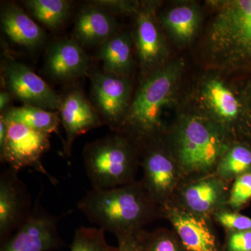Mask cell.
<instances>
[{
	"mask_svg": "<svg viewBox=\"0 0 251 251\" xmlns=\"http://www.w3.org/2000/svg\"><path fill=\"white\" fill-rule=\"evenodd\" d=\"M77 209L99 228L116 237L143 229L161 215L141 181L87 191L77 203Z\"/></svg>",
	"mask_w": 251,
	"mask_h": 251,
	"instance_id": "obj_1",
	"label": "cell"
},
{
	"mask_svg": "<svg viewBox=\"0 0 251 251\" xmlns=\"http://www.w3.org/2000/svg\"><path fill=\"white\" fill-rule=\"evenodd\" d=\"M181 67L179 63H172L148 74L132 99L119 133L143 145L154 140L162 128V111L174 96Z\"/></svg>",
	"mask_w": 251,
	"mask_h": 251,
	"instance_id": "obj_2",
	"label": "cell"
},
{
	"mask_svg": "<svg viewBox=\"0 0 251 251\" xmlns=\"http://www.w3.org/2000/svg\"><path fill=\"white\" fill-rule=\"evenodd\" d=\"M138 154L134 143L122 133L87 144L82 156L92 188L108 189L134 182L140 165Z\"/></svg>",
	"mask_w": 251,
	"mask_h": 251,
	"instance_id": "obj_3",
	"label": "cell"
},
{
	"mask_svg": "<svg viewBox=\"0 0 251 251\" xmlns=\"http://www.w3.org/2000/svg\"><path fill=\"white\" fill-rule=\"evenodd\" d=\"M228 148L219 130L201 117L185 119L175 133L174 158L185 177L215 174Z\"/></svg>",
	"mask_w": 251,
	"mask_h": 251,
	"instance_id": "obj_4",
	"label": "cell"
},
{
	"mask_svg": "<svg viewBox=\"0 0 251 251\" xmlns=\"http://www.w3.org/2000/svg\"><path fill=\"white\" fill-rule=\"evenodd\" d=\"M207 36L209 53L221 65L251 60V0L223 1Z\"/></svg>",
	"mask_w": 251,
	"mask_h": 251,
	"instance_id": "obj_5",
	"label": "cell"
},
{
	"mask_svg": "<svg viewBox=\"0 0 251 251\" xmlns=\"http://www.w3.org/2000/svg\"><path fill=\"white\" fill-rule=\"evenodd\" d=\"M6 122L7 135L0 148L1 161L9 164L10 168L17 173L23 168H34L55 184L57 180L49 175L41 161V157L50 148V134L15 122Z\"/></svg>",
	"mask_w": 251,
	"mask_h": 251,
	"instance_id": "obj_6",
	"label": "cell"
},
{
	"mask_svg": "<svg viewBox=\"0 0 251 251\" xmlns=\"http://www.w3.org/2000/svg\"><path fill=\"white\" fill-rule=\"evenodd\" d=\"M91 103L98 112L103 125L121 130L131 104L132 87L127 77L105 72L90 75Z\"/></svg>",
	"mask_w": 251,
	"mask_h": 251,
	"instance_id": "obj_7",
	"label": "cell"
},
{
	"mask_svg": "<svg viewBox=\"0 0 251 251\" xmlns=\"http://www.w3.org/2000/svg\"><path fill=\"white\" fill-rule=\"evenodd\" d=\"M64 245L58 231V218L39 202L21 227L3 244L0 251H51Z\"/></svg>",
	"mask_w": 251,
	"mask_h": 251,
	"instance_id": "obj_8",
	"label": "cell"
},
{
	"mask_svg": "<svg viewBox=\"0 0 251 251\" xmlns=\"http://www.w3.org/2000/svg\"><path fill=\"white\" fill-rule=\"evenodd\" d=\"M140 166L144 177L141 182L153 201L159 206L171 202L182 178L174 157L155 146L152 142L145 145Z\"/></svg>",
	"mask_w": 251,
	"mask_h": 251,
	"instance_id": "obj_9",
	"label": "cell"
},
{
	"mask_svg": "<svg viewBox=\"0 0 251 251\" xmlns=\"http://www.w3.org/2000/svg\"><path fill=\"white\" fill-rule=\"evenodd\" d=\"M3 78L6 90L24 103L54 111L59 110L62 98L34 71L23 63H5Z\"/></svg>",
	"mask_w": 251,
	"mask_h": 251,
	"instance_id": "obj_10",
	"label": "cell"
},
{
	"mask_svg": "<svg viewBox=\"0 0 251 251\" xmlns=\"http://www.w3.org/2000/svg\"><path fill=\"white\" fill-rule=\"evenodd\" d=\"M160 213L170 221L186 251H222L209 217L171 201L160 206Z\"/></svg>",
	"mask_w": 251,
	"mask_h": 251,
	"instance_id": "obj_11",
	"label": "cell"
},
{
	"mask_svg": "<svg viewBox=\"0 0 251 251\" xmlns=\"http://www.w3.org/2000/svg\"><path fill=\"white\" fill-rule=\"evenodd\" d=\"M30 197L18 173L10 168L0 175V242L3 244L31 212Z\"/></svg>",
	"mask_w": 251,
	"mask_h": 251,
	"instance_id": "obj_12",
	"label": "cell"
},
{
	"mask_svg": "<svg viewBox=\"0 0 251 251\" xmlns=\"http://www.w3.org/2000/svg\"><path fill=\"white\" fill-rule=\"evenodd\" d=\"M135 20V49L142 70L148 74L163 66L167 54L166 43L157 24L153 3L140 6Z\"/></svg>",
	"mask_w": 251,
	"mask_h": 251,
	"instance_id": "obj_13",
	"label": "cell"
},
{
	"mask_svg": "<svg viewBox=\"0 0 251 251\" xmlns=\"http://www.w3.org/2000/svg\"><path fill=\"white\" fill-rule=\"evenodd\" d=\"M181 206L198 215L210 217L227 206V182L216 174L193 179L179 191Z\"/></svg>",
	"mask_w": 251,
	"mask_h": 251,
	"instance_id": "obj_14",
	"label": "cell"
},
{
	"mask_svg": "<svg viewBox=\"0 0 251 251\" xmlns=\"http://www.w3.org/2000/svg\"><path fill=\"white\" fill-rule=\"evenodd\" d=\"M58 111L67 133L64 152L66 156H71L75 138L101 126L103 123L98 112L80 90L71 91L62 98Z\"/></svg>",
	"mask_w": 251,
	"mask_h": 251,
	"instance_id": "obj_15",
	"label": "cell"
},
{
	"mask_svg": "<svg viewBox=\"0 0 251 251\" xmlns=\"http://www.w3.org/2000/svg\"><path fill=\"white\" fill-rule=\"evenodd\" d=\"M90 59L75 39L54 41L48 50L46 71L54 80L72 81L87 75Z\"/></svg>",
	"mask_w": 251,
	"mask_h": 251,
	"instance_id": "obj_16",
	"label": "cell"
},
{
	"mask_svg": "<svg viewBox=\"0 0 251 251\" xmlns=\"http://www.w3.org/2000/svg\"><path fill=\"white\" fill-rule=\"evenodd\" d=\"M118 23L108 11L94 4L80 10L74 25L75 40L81 46H100L118 32Z\"/></svg>",
	"mask_w": 251,
	"mask_h": 251,
	"instance_id": "obj_17",
	"label": "cell"
},
{
	"mask_svg": "<svg viewBox=\"0 0 251 251\" xmlns=\"http://www.w3.org/2000/svg\"><path fill=\"white\" fill-rule=\"evenodd\" d=\"M3 31L10 40L29 49H36L45 40V32L17 5H6L1 12Z\"/></svg>",
	"mask_w": 251,
	"mask_h": 251,
	"instance_id": "obj_18",
	"label": "cell"
},
{
	"mask_svg": "<svg viewBox=\"0 0 251 251\" xmlns=\"http://www.w3.org/2000/svg\"><path fill=\"white\" fill-rule=\"evenodd\" d=\"M133 44L129 34L117 32L99 46L97 58L103 64V72L128 77L133 67Z\"/></svg>",
	"mask_w": 251,
	"mask_h": 251,
	"instance_id": "obj_19",
	"label": "cell"
},
{
	"mask_svg": "<svg viewBox=\"0 0 251 251\" xmlns=\"http://www.w3.org/2000/svg\"><path fill=\"white\" fill-rule=\"evenodd\" d=\"M1 117L6 122H15L49 134L57 132L61 122L59 112L28 105L8 108Z\"/></svg>",
	"mask_w": 251,
	"mask_h": 251,
	"instance_id": "obj_20",
	"label": "cell"
},
{
	"mask_svg": "<svg viewBox=\"0 0 251 251\" xmlns=\"http://www.w3.org/2000/svg\"><path fill=\"white\" fill-rule=\"evenodd\" d=\"M203 94L208 106L220 120L229 122L237 118L239 102L224 82L211 79L204 85Z\"/></svg>",
	"mask_w": 251,
	"mask_h": 251,
	"instance_id": "obj_21",
	"label": "cell"
},
{
	"mask_svg": "<svg viewBox=\"0 0 251 251\" xmlns=\"http://www.w3.org/2000/svg\"><path fill=\"white\" fill-rule=\"evenodd\" d=\"M162 22L175 40L186 43L191 41L197 32L199 13L193 6L181 5L170 10L163 16Z\"/></svg>",
	"mask_w": 251,
	"mask_h": 251,
	"instance_id": "obj_22",
	"label": "cell"
},
{
	"mask_svg": "<svg viewBox=\"0 0 251 251\" xmlns=\"http://www.w3.org/2000/svg\"><path fill=\"white\" fill-rule=\"evenodd\" d=\"M23 2L37 21L51 29L62 26L72 9V2L67 0H28Z\"/></svg>",
	"mask_w": 251,
	"mask_h": 251,
	"instance_id": "obj_23",
	"label": "cell"
},
{
	"mask_svg": "<svg viewBox=\"0 0 251 251\" xmlns=\"http://www.w3.org/2000/svg\"><path fill=\"white\" fill-rule=\"evenodd\" d=\"M251 171V150L242 145L227 149L220 160L215 174L225 181H232Z\"/></svg>",
	"mask_w": 251,
	"mask_h": 251,
	"instance_id": "obj_24",
	"label": "cell"
},
{
	"mask_svg": "<svg viewBox=\"0 0 251 251\" xmlns=\"http://www.w3.org/2000/svg\"><path fill=\"white\" fill-rule=\"evenodd\" d=\"M70 251H118L105 239V231L99 227H79L75 231Z\"/></svg>",
	"mask_w": 251,
	"mask_h": 251,
	"instance_id": "obj_25",
	"label": "cell"
},
{
	"mask_svg": "<svg viewBox=\"0 0 251 251\" xmlns=\"http://www.w3.org/2000/svg\"><path fill=\"white\" fill-rule=\"evenodd\" d=\"M144 251H186L181 241L174 232L160 229L148 233Z\"/></svg>",
	"mask_w": 251,
	"mask_h": 251,
	"instance_id": "obj_26",
	"label": "cell"
},
{
	"mask_svg": "<svg viewBox=\"0 0 251 251\" xmlns=\"http://www.w3.org/2000/svg\"><path fill=\"white\" fill-rule=\"evenodd\" d=\"M251 200V171L238 176L229 191L227 206L238 211Z\"/></svg>",
	"mask_w": 251,
	"mask_h": 251,
	"instance_id": "obj_27",
	"label": "cell"
},
{
	"mask_svg": "<svg viewBox=\"0 0 251 251\" xmlns=\"http://www.w3.org/2000/svg\"><path fill=\"white\" fill-rule=\"evenodd\" d=\"M216 222L225 227L227 232H244L251 231V219L239 214L238 211L227 209H220L213 214Z\"/></svg>",
	"mask_w": 251,
	"mask_h": 251,
	"instance_id": "obj_28",
	"label": "cell"
},
{
	"mask_svg": "<svg viewBox=\"0 0 251 251\" xmlns=\"http://www.w3.org/2000/svg\"><path fill=\"white\" fill-rule=\"evenodd\" d=\"M148 233L143 229L119 236L118 251H144Z\"/></svg>",
	"mask_w": 251,
	"mask_h": 251,
	"instance_id": "obj_29",
	"label": "cell"
},
{
	"mask_svg": "<svg viewBox=\"0 0 251 251\" xmlns=\"http://www.w3.org/2000/svg\"><path fill=\"white\" fill-rule=\"evenodd\" d=\"M92 4L97 5L107 11L124 13V14H137L140 6L139 3L133 1H117V0H97Z\"/></svg>",
	"mask_w": 251,
	"mask_h": 251,
	"instance_id": "obj_30",
	"label": "cell"
},
{
	"mask_svg": "<svg viewBox=\"0 0 251 251\" xmlns=\"http://www.w3.org/2000/svg\"><path fill=\"white\" fill-rule=\"evenodd\" d=\"M225 251H251V231L227 232Z\"/></svg>",
	"mask_w": 251,
	"mask_h": 251,
	"instance_id": "obj_31",
	"label": "cell"
},
{
	"mask_svg": "<svg viewBox=\"0 0 251 251\" xmlns=\"http://www.w3.org/2000/svg\"><path fill=\"white\" fill-rule=\"evenodd\" d=\"M13 95L9 92L6 91H1L0 93V110L1 112H5L7 110L8 105L11 102Z\"/></svg>",
	"mask_w": 251,
	"mask_h": 251,
	"instance_id": "obj_32",
	"label": "cell"
},
{
	"mask_svg": "<svg viewBox=\"0 0 251 251\" xmlns=\"http://www.w3.org/2000/svg\"><path fill=\"white\" fill-rule=\"evenodd\" d=\"M7 135V124L2 117L0 118V148L4 145Z\"/></svg>",
	"mask_w": 251,
	"mask_h": 251,
	"instance_id": "obj_33",
	"label": "cell"
}]
</instances>
